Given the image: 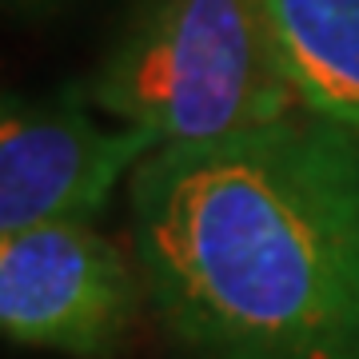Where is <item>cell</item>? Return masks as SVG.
<instances>
[{"label":"cell","mask_w":359,"mask_h":359,"mask_svg":"<svg viewBox=\"0 0 359 359\" xmlns=\"http://www.w3.org/2000/svg\"><path fill=\"white\" fill-rule=\"evenodd\" d=\"M148 311L184 359H359V136L308 108L128 180Z\"/></svg>","instance_id":"cell-1"},{"label":"cell","mask_w":359,"mask_h":359,"mask_svg":"<svg viewBox=\"0 0 359 359\" xmlns=\"http://www.w3.org/2000/svg\"><path fill=\"white\" fill-rule=\"evenodd\" d=\"M84 92L160 148L304 112L264 0H140Z\"/></svg>","instance_id":"cell-2"},{"label":"cell","mask_w":359,"mask_h":359,"mask_svg":"<svg viewBox=\"0 0 359 359\" xmlns=\"http://www.w3.org/2000/svg\"><path fill=\"white\" fill-rule=\"evenodd\" d=\"M148 308L132 248L92 224H40L0 236V332L16 347L116 359Z\"/></svg>","instance_id":"cell-3"},{"label":"cell","mask_w":359,"mask_h":359,"mask_svg":"<svg viewBox=\"0 0 359 359\" xmlns=\"http://www.w3.org/2000/svg\"><path fill=\"white\" fill-rule=\"evenodd\" d=\"M160 148L152 132L120 124L84 84L52 96H4L0 108V236L40 224H92L120 180Z\"/></svg>","instance_id":"cell-4"},{"label":"cell","mask_w":359,"mask_h":359,"mask_svg":"<svg viewBox=\"0 0 359 359\" xmlns=\"http://www.w3.org/2000/svg\"><path fill=\"white\" fill-rule=\"evenodd\" d=\"M311 116L359 136V0H264Z\"/></svg>","instance_id":"cell-5"},{"label":"cell","mask_w":359,"mask_h":359,"mask_svg":"<svg viewBox=\"0 0 359 359\" xmlns=\"http://www.w3.org/2000/svg\"><path fill=\"white\" fill-rule=\"evenodd\" d=\"M4 4H8L13 13H25V8H44L48 0H4Z\"/></svg>","instance_id":"cell-6"}]
</instances>
